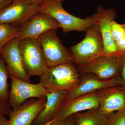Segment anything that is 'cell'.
Segmentation results:
<instances>
[{
    "instance_id": "6da1fadb",
    "label": "cell",
    "mask_w": 125,
    "mask_h": 125,
    "mask_svg": "<svg viewBox=\"0 0 125 125\" xmlns=\"http://www.w3.org/2000/svg\"><path fill=\"white\" fill-rule=\"evenodd\" d=\"M40 82L48 92L55 90L69 92L77 86L80 74L73 62L47 67L40 77Z\"/></svg>"
},
{
    "instance_id": "7a4b0ae2",
    "label": "cell",
    "mask_w": 125,
    "mask_h": 125,
    "mask_svg": "<svg viewBox=\"0 0 125 125\" xmlns=\"http://www.w3.org/2000/svg\"><path fill=\"white\" fill-rule=\"evenodd\" d=\"M72 62L77 66L88 64L102 56L105 55L101 33L94 25L86 31L85 38L69 50Z\"/></svg>"
},
{
    "instance_id": "3957f363",
    "label": "cell",
    "mask_w": 125,
    "mask_h": 125,
    "mask_svg": "<svg viewBox=\"0 0 125 125\" xmlns=\"http://www.w3.org/2000/svg\"><path fill=\"white\" fill-rule=\"evenodd\" d=\"M62 1L61 0H46L39 5V11L53 17L64 33L73 31H86L89 27L96 25L92 16L82 19L68 13L62 7Z\"/></svg>"
},
{
    "instance_id": "277c9868",
    "label": "cell",
    "mask_w": 125,
    "mask_h": 125,
    "mask_svg": "<svg viewBox=\"0 0 125 125\" xmlns=\"http://www.w3.org/2000/svg\"><path fill=\"white\" fill-rule=\"evenodd\" d=\"M56 30L47 31L37 39L48 67L73 62L69 50L62 45Z\"/></svg>"
},
{
    "instance_id": "5b68a950",
    "label": "cell",
    "mask_w": 125,
    "mask_h": 125,
    "mask_svg": "<svg viewBox=\"0 0 125 125\" xmlns=\"http://www.w3.org/2000/svg\"><path fill=\"white\" fill-rule=\"evenodd\" d=\"M19 47L27 75L30 78L34 76L40 77L48 67L37 39L20 40Z\"/></svg>"
},
{
    "instance_id": "8992f818",
    "label": "cell",
    "mask_w": 125,
    "mask_h": 125,
    "mask_svg": "<svg viewBox=\"0 0 125 125\" xmlns=\"http://www.w3.org/2000/svg\"><path fill=\"white\" fill-rule=\"evenodd\" d=\"M39 7L33 0H12L0 11V23L21 27L38 12Z\"/></svg>"
},
{
    "instance_id": "52a82bcc",
    "label": "cell",
    "mask_w": 125,
    "mask_h": 125,
    "mask_svg": "<svg viewBox=\"0 0 125 125\" xmlns=\"http://www.w3.org/2000/svg\"><path fill=\"white\" fill-rule=\"evenodd\" d=\"M10 78L11 88L8 102L13 109L30 99L46 98L47 91L40 83L33 84L13 76Z\"/></svg>"
},
{
    "instance_id": "ba28073f",
    "label": "cell",
    "mask_w": 125,
    "mask_h": 125,
    "mask_svg": "<svg viewBox=\"0 0 125 125\" xmlns=\"http://www.w3.org/2000/svg\"><path fill=\"white\" fill-rule=\"evenodd\" d=\"M92 16L95 20L96 25L101 33L104 55L108 56H118L119 54L112 35L111 30L112 22L116 18L115 10L105 9L101 6H99L96 13Z\"/></svg>"
},
{
    "instance_id": "9c48e42d",
    "label": "cell",
    "mask_w": 125,
    "mask_h": 125,
    "mask_svg": "<svg viewBox=\"0 0 125 125\" xmlns=\"http://www.w3.org/2000/svg\"><path fill=\"white\" fill-rule=\"evenodd\" d=\"M19 40L15 38L10 41L0 51L4 60L10 76L30 82L27 75L20 49Z\"/></svg>"
},
{
    "instance_id": "30bf717a",
    "label": "cell",
    "mask_w": 125,
    "mask_h": 125,
    "mask_svg": "<svg viewBox=\"0 0 125 125\" xmlns=\"http://www.w3.org/2000/svg\"><path fill=\"white\" fill-rule=\"evenodd\" d=\"M60 28L59 23L51 15L38 11L32 19L20 27L18 36L19 40L26 38L37 39L42 34Z\"/></svg>"
},
{
    "instance_id": "8fae6325",
    "label": "cell",
    "mask_w": 125,
    "mask_h": 125,
    "mask_svg": "<svg viewBox=\"0 0 125 125\" xmlns=\"http://www.w3.org/2000/svg\"><path fill=\"white\" fill-rule=\"evenodd\" d=\"M80 79L78 85L73 89L68 92L65 100L71 99L83 94L96 92L107 87L122 85L120 76L103 80L98 78L94 74L86 73L81 74Z\"/></svg>"
},
{
    "instance_id": "7c38bea8",
    "label": "cell",
    "mask_w": 125,
    "mask_h": 125,
    "mask_svg": "<svg viewBox=\"0 0 125 125\" xmlns=\"http://www.w3.org/2000/svg\"><path fill=\"white\" fill-rule=\"evenodd\" d=\"M77 69L80 74L92 73L103 80L120 76V65L117 56H102L88 64L77 66Z\"/></svg>"
},
{
    "instance_id": "4fadbf2b",
    "label": "cell",
    "mask_w": 125,
    "mask_h": 125,
    "mask_svg": "<svg viewBox=\"0 0 125 125\" xmlns=\"http://www.w3.org/2000/svg\"><path fill=\"white\" fill-rule=\"evenodd\" d=\"M99 109L102 114L108 116L113 113L125 109V86L115 85L96 92Z\"/></svg>"
},
{
    "instance_id": "5bb4252c",
    "label": "cell",
    "mask_w": 125,
    "mask_h": 125,
    "mask_svg": "<svg viewBox=\"0 0 125 125\" xmlns=\"http://www.w3.org/2000/svg\"><path fill=\"white\" fill-rule=\"evenodd\" d=\"M46 102V99H28L20 106L11 110L9 115L8 125H32Z\"/></svg>"
},
{
    "instance_id": "9a60e30c",
    "label": "cell",
    "mask_w": 125,
    "mask_h": 125,
    "mask_svg": "<svg viewBox=\"0 0 125 125\" xmlns=\"http://www.w3.org/2000/svg\"><path fill=\"white\" fill-rule=\"evenodd\" d=\"M99 108V103L96 92L83 94L64 100L56 119L61 120L78 113Z\"/></svg>"
},
{
    "instance_id": "2e32d148",
    "label": "cell",
    "mask_w": 125,
    "mask_h": 125,
    "mask_svg": "<svg viewBox=\"0 0 125 125\" xmlns=\"http://www.w3.org/2000/svg\"><path fill=\"white\" fill-rule=\"evenodd\" d=\"M67 93L68 92L64 90L48 92L45 106L34 119L32 125H44L55 119Z\"/></svg>"
},
{
    "instance_id": "e0dca14e",
    "label": "cell",
    "mask_w": 125,
    "mask_h": 125,
    "mask_svg": "<svg viewBox=\"0 0 125 125\" xmlns=\"http://www.w3.org/2000/svg\"><path fill=\"white\" fill-rule=\"evenodd\" d=\"M76 125H106L107 116L98 108L75 114Z\"/></svg>"
},
{
    "instance_id": "ac0fdd59",
    "label": "cell",
    "mask_w": 125,
    "mask_h": 125,
    "mask_svg": "<svg viewBox=\"0 0 125 125\" xmlns=\"http://www.w3.org/2000/svg\"><path fill=\"white\" fill-rule=\"evenodd\" d=\"M10 75L6 64L0 55V99L8 101L9 97L8 79Z\"/></svg>"
},
{
    "instance_id": "d6986e66",
    "label": "cell",
    "mask_w": 125,
    "mask_h": 125,
    "mask_svg": "<svg viewBox=\"0 0 125 125\" xmlns=\"http://www.w3.org/2000/svg\"><path fill=\"white\" fill-rule=\"evenodd\" d=\"M20 27L0 23V51L6 44L18 36Z\"/></svg>"
},
{
    "instance_id": "ffe728a7",
    "label": "cell",
    "mask_w": 125,
    "mask_h": 125,
    "mask_svg": "<svg viewBox=\"0 0 125 125\" xmlns=\"http://www.w3.org/2000/svg\"><path fill=\"white\" fill-rule=\"evenodd\" d=\"M106 125H125V109L107 116Z\"/></svg>"
},
{
    "instance_id": "44dd1931",
    "label": "cell",
    "mask_w": 125,
    "mask_h": 125,
    "mask_svg": "<svg viewBox=\"0 0 125 125\" xmlns=\"http://www.w3.org/2000/svg\"><path fill=\"white\" fill-rule=\"evenodd\" d=\"M112 35L115 41L125 35V24L118 23L113 20L111 23Z\"/></svg>"
},
{
    "instance_id": "7402d4cb",
    "label": "cell",
    "mask_w": 125,
    "mask_h": 125,
    "mask_svg": "<svg viewBox=\"0 0 125 125\" xmlns=\"http://www.w3.org/2000/svg\"><path fill=\"white\" fill-rule=\"evenodd\" d=\"M117 57L120 65V77L122 81V85L125 86V55H121Z\"/></svg>"
},
{
    "instance_id": "603a6c76",
    "label": "cell",
    "mask_w": 125,
    "mask_h": 125,
    "mask_svg": "<svg viewBox=\"0 0 125 125\" xmlns=\"http://www.w3.org/2000/svg\"><path fill=\"white\" fill-rule=\"evenodd\" d=\"M53 125H76L75 114L71 115L61 120L56 119Z\"/></svg>"
},
{
    "instance_id": "cb8c5ba5",
    "label": "cell",
    "mask_w": 125,
    "mask_h": 125,
    "mask_svg": "<svg viewBox=\"0 0 125 125\" xmlns=\"http://www.w3.org/2000/svg\"><path fill=\"white\" fill-rule=\"evenodd\" d=\"M11 110L8 101L0 99V115H9Z\"/></svg>"
},
{
    "instance_id": "d4e9b609",
    "label": "cell",
    "mask_w": 125,
    "mask_h": 125,
    "mask_svg": "<svg viewBox=\"0 0 125 125\" xmlns=\"http://www.w3.org/2000/svg\"><path fill=\"white\" fill-rule=\"evenodd\" d=\"M115 43L119 56L125 55V35L115 40Z\"/></svg>"
},
{
    "instance_id": "484cf974",
    "label": "cell",
    "mask_w": 125,
    "mask_h": 125,
    "mask_svg": "<svg viewBox=\"0 0 125 125\" xmlns=\"http://www.w3.org/2000/svg\"><path fill=\"white\" fill-rule=\"evenodd\" d=\"M12 0H0V11L11 4Z\"/></svg>"
},
{
    "instance_id": "4316f807",
    "label": "cell",
    "mask_w": 125,
    "mask_h": 125,
    "mask_svg": "<svg viewBox=\"0 0 125 125\" xmlns=\"http://www.w3.org/2000/svg\"><path fill=\"white\" fill-rule=\"evenodd\" d=\"M8 120L5 115H0V125H8Z\"/></svg>"
},
{
    "instance_id": "83f0119b",
    "label": "cell",
    "mask_w": 125,
    "mask_h": 125,
    "mask_svg": "<svg viewBox=\"0 0 125 125\" xmlns=\"http://www.w3.org/2000/svg\"><path fill=\"white\" fill-rule=\"evenodd\" d=\"M34 2H36V4L39 5H40L45 1L46 0H33Z\"/></svg>"
},
{
    "instance_id": "f1b7e54d",
    "label": "cell",
    "mask_w": 125,
    "mask_h": 125,
    "mask_svg": "<svg viewBox=\"0 0 125 125\" xmlns=\"http://www.w3.org/2000/svg\"><path fill=\"white\" fill-rule=\"evenodd\" d=\"M55 120H53V121H51L50 122H48L46 123V124H45L44 125H53L54 124V121Z\"/></svg>"
},
{
    "instance_id": "f546056e",
    "label": "cell",
    "mask_w": 125,
    "mask_h": 125,
    "mask_svg": "<svg viewBox=\"0 0 125 125\" xmlns=\"http://www.w3.org/2000/svg\"><path fill=\"white\" fill-rule=\"evenodd\" d=\"M61 1H62L64 0H61Z\"/></svg>"
}]
</instances>
